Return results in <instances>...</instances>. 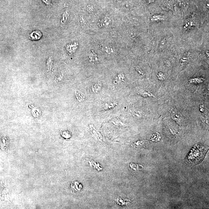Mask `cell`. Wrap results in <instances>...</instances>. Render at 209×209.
<instances>
[{"mask_svg":"<svg viewBox=\"0 0 209 209\" xmlns=\"http://www.w3.org/2000/svg\"><path fill=\"white\" fill-rule=\"evenodd\" d=\"M75 95L77 99L79 102H82L85 101V94L81 91H75Z\"/></svg>","mask_w":209,"mask_h":209,"instance_id":"6da1fadb","label":"cell"},{"mask_svg":"<svg viewBox=\"0 0 209 209\" xmlns=\"http://www.w3.org/2000/svg\"><path fill=\"white\" fill-rule=\"evenodd\" d=\"M42 35V33L40 31H35L33 32L32 33L30 34V37L32 40H37L40 39Z\"/></svg>","mask_w":209,"mask_h":209,"instance_id":"7a4b0ae2","label":"cell"},{"mask_svg":"<svg viewBox=\"0 0 209 209\" xmlns=\"http://www.w3.org/2000/svg\"><path fill=\"white\" fill-rule=\"evenodd\" d=\"M102 88V84L101 82H98L93 86L91 90L93 92L97 93L101 90Z\"/></svg>","mask_w":209,"mask_h":209,"instance_id":"3957f363","label":"cell"},{"mask_svg":"<svg viewBox=\"0 0 209 209\" xmlns=\"http://www.w3.org/2000/svg\"><path fill=\"white\" fill-rule=\"evenodd\" d=\"M117 104V102L105 104L104 106V110H109L110 109L114 108Z\"/></svg>","mask_w":209,"mask_h":209,"instance_id":"277c9868","label":"cell"},{"mask_svg":"<svg viewBox=\"0 0 209 209\" xmlns=\"http://www.w3.org/2000/svg\"><path fill=\"white\" fill-rule=\"evenodd\" d=\"M122 78H123V76H122L121 75H119L118 76L114 79V81H113V83L114 84H117L119 83L120 81H121L122 79H123Z\"/></svg>","mask_w":209,"mask_h":209,"instance_id":"5b68a950","label":"cell"},{"mask_svg":"<svg viewBox=\"0 0 209 209\" xmlns=\"http://www.w3.org/2000/svg\"><path fill=\"white\" fill-rule=\"evenodd\" d=\"M90 61L91 62H96L97 61H98V59H97L96 56H91L90 57Z\"/></svg>","mask_w":209,"mask_h":209,"instance_id":"8992f818","label":"cell"}]
</instances>
